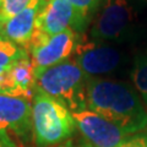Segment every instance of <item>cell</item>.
Wrapping results in <instances>:
<instances>
[{"label": "cell", "instance_id": "cell-1", "mask_svg": "<svg viewBox=\"0 0 147 147\" xmlns=\"http://www.w3.org/2000/svg\"><path fill=\"white\" fill-rule=\"evenodd\" d=\"M87 109L131 135L147 127V110L139 94L126 82L88 77Z\"/></svg>", "mask_w": 147, "mask_h": 147}, {"label": "cell", "instance_id": "cell-2", "mask_svg": "<svg viewBox=\"0 0 147 147\" xmlns=\"http://www.w3.org/2000/svg\"><path fill=\"white\" fill-rule=\"evenodd\" d=\"M36 91L49 96L71 113L87 109L88 76L74 60L49 67H34Z\"/></svg>", "mask_w": 147, "mask_h": 147}, {"label": "cell", "instance_id": "cell-3", "mask_svg": "<svg viewBox=\"0 0 147 147\" xmlns=\"http://www.w3.org/2000/svg\"><path fill=\"white\" fill-rule=\"evenodd\" d=\"M32 124L37 147H50L66 141L74 135L76 123L65 105L36 91L32 103Z\"/></svg>", "mask_w": 147, "mask_h": 147}, {"label": "cell", "instance_id": "cell-4", "mask_svg": "<svg viewBox=\"0 0 147 147\" xmlns=\"http://www.w3.org/2000/svg\"><path fill=\"white\" fill-rule=\"evenodd\" d=\"M137 20L136 0H105L91 27L90 37L96 42H121L136 30Z\"/></svg>", "mask_w": 147, "mask_h": 147}, {"label": "cell", "instance_id": "cell-5", "mask_svg": "<svg viewBox=\"0 0 147 147\" xmlns=\"http://www.w3.org/2000/svg\"><path fill=\"white\" fill-rule=\"evenodd\" d=\"M0 137L13 147H31L34 136L28 99L0 93Z\"/></svg>", "mask_w": 147, "mask_h": 147}, {"label": "cell", "instance_id": "cell-6", "mask_svg": "<svg viewBox=\"0 0 147 147\" xmlns=\"http://www.w3.org/2000/svg\"><path fill=\"white\" fill-rule=\"evenodd\" d=\"M79 36L72 28H67L58 34H45L34 31L28 44L31 60L34 67H49L66 61L75 53Z\"/></svg>", "mask_w": 147, "mask_h": 147}, {"label": "cell", "instance_id": "cell-7", "mask_svg": "<svg viewBox=\"0 0 147 147\" xmlns=\"http://www.w3.org/2000/svg\"><path fill=\"white\" fill-rule=\"evenodd\" d=\"M124 58L125 54L115 47L84 39L76 45L74 61L88 77H99L117 71Z\"/></svg>", "mask_w": 147, "mask_h": 147}, {"label": "cell", "instance_id": "cell-8", "mask_svg": "<svg viewBox=\"0 0 147 147\" xmlns=\"http://www.w3.org/2000/svg\"><path fill=\"white\" fill-rule=\"evenodd\" d=\"M72 117L76 127L90 147H118L130 136L90 109L72 113Z\"/></svg>", "mask_w": 147, "mask_h": 147}, {"label": "cell", "instance_id": "cell-9", "mask_svg": "<svg viewBox=\"0 0 147 147\" xmlns=\"http://www.w3.org/2000/svg\"><path fill=\"white\" fill-rule=\"evenodd\" d=\"M86 25L69 0H49L37 16L36 31L53 36L64 32L69 27H72L76 32H82Z\"/></svg>", "mask_w": 147, "mask_h": 147}, {"label": "cell", "instance_id": "cell-10", "mask_svg": "<svg viewBox=\"0 0 147 147\" xmlns=\"http://www.w3.org/2000/svg\"><path fill=\"white\" fill-rule=\"evenodd\" d=\"M45 5L43 0H32L24 11L17 13L0 26V34L24 48L28 47L36 31V20L40 9Z\"/></svg>", "mask_w": 147, "mask_h": 147}, {"label": "cell", "instance_id": "cell-11", "mask_svg": "<svg viewBox=\"0 0 147 147\" xmlns=\"http://www.w3.org/2000/svg\"><path fill=\"white\" fill-rule=\"evenodd\" d=\"M3 93L31 99L36 94V74L32 60L26 57L7 67Z\"/></svg>", "mask_w": 147, "mask_h": 147}, {"label": "cell", "instance_id": "cell-12", "mask_svg": "<svg viewBox=\"0 0 147 147\" xmlns=\"http://www.w3.org/2000/svg\"><path fill=\"white\" fill-rule=\"evenodd\" d=\"M26 57H28L26 48L18 47L11 40L0 36V69L10 67L17 60Z\"/></svg>", "mask_w": 147, "mask_h": 147}, {"label": "cell", "instance_id": "cell-13", "mask_svg": "<svg viewBox=\"0 0 147 147\" xmlns=\"http://www.w3.org/2000/svg\"><path fill=\"white\" fill-rule=\"evenodd\" d=\"M130 76L142 98L147 99V55H137L135 58Z\"/></svg>", "mask_w": 147, "mask_h": 147}, {"label": "cell", "instance_id": "cell-14", "mask_svg": "<svg viewBox=\"0 0 147 147\" xmlns=\"http://www.w3.org/2000/svg\"><path fill=\"white\" fill-rule=\"evenodd\" d=\"M32 0H3L1 7H0V26L5 24L17 13L24 11L31 4Z\"/></svg>", "mask_w": 147, "mask_h": 147}, {"label": "cell", "instance_id": "cell-15", "mask_svg": "<svg viewBox=\"0 0 147 147\" xmlns=\"http://www.w3.org/2000/svg\"><path fill=\"white\" fill-rule=\"evenodd\" d=\"M82 21L87 24L90 16L98 9L103 0H69Z\"/></svg>", "mask_w": 147, "mask_h": 147}, {"label": "cell", "instance_id": "cell-16", "mask_svg": "<svg viewBox=\"0 0 147 147\" xmlns=\"http://www.w3.org/2000/svg\"><path fill=\"white\" fill-rule=\"evenodd\" d=\"M118 147H147V134L129 136L127 139Z\"/></svg>", "mask_w": 147, "mask_h": 147}, {"label": "cell", "instance_id": "cell-17", "mask_svg": "<svg viewBox=\"0 0 147 147\" xmlns=\"http://www.w3.org/2000/svg\"><path fill=\"white\" fill-rule=\"evenodd\" d=\"M0 147H13V146L10 145L9 142H6L5 140H3L1 137H0Z\"/></svg>", "mask_w": 147, "mask_h": 147}, {"label": "cell", "instance_id": "cell-18", "mask_svg": "<svg viewBox=\"0 0 147 147\" xmlns=\"http://www.w3.org/2000/svg\"><path fill=\"white\" fill-rule=\"evenodd\" d=\"M58 147H90L88 145H82V146H75V145H72V144H67V145H61V146H58Z\"/></svg>", "mask_w": 147, "mask_h": 147}, {"label": "cell", "instance_id": "cell-19", "mask_svg": "<svg viewBox=\"0 0 147 147\" xmlns=\"http://www.w3.org/2000/svg\"><path fill=\"white\" fill-rule=\"evenodd\" d=\"M140 1H142V3H147V0H140Z\"/></svg>", "mask_w": 147, "mask_h": 147}, {"label": "cell", "instance_id": "cell-20", "mask_svg": "<svg viewBox=\"0 0 147 147\" xmlns=\"http://www.w3.org/2000/svg\"><path fill=\"white\" fill-rule=\"evenodd\" d=\"M1 4H3V0H0V7H1Z\"/></svg>", "mask_w": 147, "mask_h": 147}, {"label": "cell", "instance_id": "cell-21", "mask_svg": "<svg viewBox=\"0 0 147 147\" xmlns=\"http://www.w3.org/2000/svg\"><path fill=\"white\" fill-rule=\"evenodd\" d=\"M43 1H44V3H48V1H49V0H43Z\"/></svg>", "mask_w": 147, "mask_h": 147}, {"label": "cell", "instance_id": "cell-22", "mask_svg": "<svg viewBox=\"0 0 147 147\" xmlns=\"http://www.w3.org/2000/svg\"><path fill=\"white\" fill-rule=\"evenodd\" d=\"M145 100V103H146V105H147V99H144Z\"/></svg>", "mask_w": 147, "mask_h": 147}]
</instances>
